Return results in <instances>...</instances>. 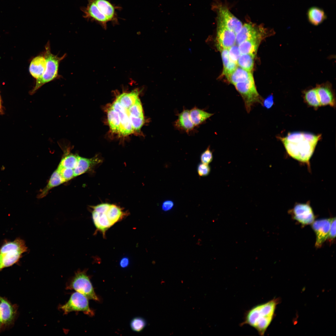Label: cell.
<instances>
[{"label":"cell","mask_w":336,"mask_h":336,"mask_svg":"<svg viewBox=\"0 0 336 336\" xmlns=\"http://www.w3.org/2000/svg\"><path fill=\"white\" fill-rule=\"evenodd\" d=\"M65 182V180L56 169L51 175L47 184L38 195V198H42L45 197L52 189Z\"/></svg>","instance_id":"cell-23"},{"label":"cell","mask_w":336,"mask_h":336,"mask_svg":"<svg viewBox=\"0 0 336 336\" xmlns=\"http://www.w3.org/2000/svg\"><path fill=\"white\" fill-rule=\"evenodd\" d=\"M88 1L87 6L83 9L84 17L98 23L104 28H106L107 23L109 22L108 20L101 12L94 0H88Z\"/></svg>","instance_id":"cell-15"},{"label":"cell","mask_w":336,"mask_h":336,"mask_svg":"<svg viewBox=\"0 0 336 336\" xmlns=\"http://www.w3.org/2000/svg\"><path fill=\"white\" fill-rule=\"evenodd\" d=\"M128 112L129 115L133 116H143L142 104L139 98L135 102L128 108Z\"/></svg>","instance_id":"cell-33"},{"label":"cell","mask_w":336,"mask_h":336,"mask_svg":"<svg viewBox=\"0 0 336 336\" xmlns=\"http://www.w3.org/2000/svg\"><path fill=\"white\" fill-rule=\"evenodd\" d=\"M307 17L309 22L315 26L320 24L327 17L324 11L316 7H312L309 9L307 12Z\"/></svg>","instance_id":"cell-25"},{"label":"cell","mask_w":336,"mask_h":336,"mask_svg":"<svg viewBox=\"0 0 336 336\" xmlns=\"http://www.w3.org/2000/svg\"><path fill=\"white\" fill-rule=\"evenodd\" d=\"M189 114L192 122L196 126L201 124L213 114L194 107L189 110Z\"/></svg>","instance_id":"cell-28"},{"label":"cell","mask_w":336,"mask_h":336,"mask_svg":"<svg viewBox=\"0 0 336 336\" xmlns=\"http://www.w3.org/2000/svg\"><path fill=\"white\" fill-rule=\"evenodd\" d=\"M274 32L267 29L262 26L256 25L252 23L245 24L240 30L236 35V44L238 45L247 40L263 38L271 35Z\"/></svg>","instance_id":"cell-9"},{"label":"cell","mask_w":336,"mask_h":336,"mask_svg":"<svg viewBox=\"0 0 336 336\" xmlns=\"http://www.w3.org/2000/svg\"><path fill=\"white\" fill-rule=\"evenodd\" d=\"M251 72L247 71L238 66L236 68L226 77L233 85L243 82L253 77Z\"/></svg>","instance_id":"cell-22"},{"label":"cell","mask_w":336,"mask_h":336,"mask_svg":"<svg viewBox=\"0 0 336 336\" xmlns=\"http://www.w3.org/2000/svg\"><path fill=\"white\" fill-rule=\"evenodd\" d=\"M79 156L68 151L65 154L58 166L74 170L76 166Z\"/></svg>","instance_id":"cell-29"},{"label":"cell","mask_w":336,"mask_h":336,"mask_svg":"<svg viewBox=\"0 0 336 336\" xmlns=\"http://www.w3.org/2000/svg\"><path fill=\"white\" fill-rule=\"evenodd\" d=\"M129 260L127 258L122 259L120 263V265L122 268H125L128 265Z\"/></svg>","instance_id":"cell-43"},{"label":"cell","mask_w":336,"mask_h":336,"mask_svg":"<svg viewBox=\"0 0 336 336\" xmlns=\"http://www.w3.org/2000/svg\"><path fill=\"white\" fill-rule=\"evenodd\" d=\"M336 236V218H332L330 227L327 239L331 241Z\"/></svg>","instance_id":"cell-40"},{"label":"cell","mask_w":336,"mask_h":336,"mask_svg":"<svg viewBox=\"0 0 336 336\" xmlns=\"http://www.w3.org/2000/svg\"><path fill=\"white\" fill-rule=\"evenodd\" d=\"M5 326L2 322L1 316L0 314V331L2 329L5 327Z\"/></svg>","instance_id":"cell-44"},{"label":"cell","mask_w":336,"mask_h":336,"mask_svg":"<svg viewBox=\"0 0 336 336\" xmlns=\"http://www.w3.org/2000/svg\"><path fill=\"white\" fill-rule=\"evenodd\" d=\"M57 170L65 182L68 181L74 177L73 169L65 168L58 166Z\"/></svg>","instance_id":"cell-35"},{"label":"cell","mask_w":336,"mask_h":336,"mask_svg":"<svg viewBox=\"0 0 336 336\" xmlns=\"http://www.w3.org/2000/svg\"><path fill=\"white\" fill-rule=\"evenodd\" d=\"M175 126L178 129L186 133L192 130L195 126L190 117L189 110H184L178 115V118L175 122Z\"/></svg>","instance_id":"cell-21"},{"label":"cell","mask_w":336,"mask_h":336,"mask_svg":"<svg viewBox=\"0 0 336 336\" xmlns=\"http://www.w3.org/2000/svg\"><path fill=\"white\" fill-rule=\"evenodd\" d=\"M244 100L245 108L249 113L252 107L256 103L262 104L263 100L256 88L253 76L245 81L234 85Z\"/></svg>","instance_id":"cell-7"},{"label":"cell","mask_w":336,"mask_h":336,"mask_svg":"<svg viewBox=\"0 0 336 336\" xmlns=\"http://www.w3.org/2000/svg\"><path fill=\"white\" fill-rule=\"evenodd\" d=\"M290 212L294 219L303 225L311 224L314 222L315 217L309 204H296Z\"/></svg>","instance_id":"cell-11"},{"label":"cell","mask_w":336,"mask_h":336,"mask_svg":"<svg viewBox=\"0 0 336 336\" xmlns=\"http://www.w3.org/2000/svg\"><path fill=\"white\" fill-rule=\"evenodd\" d=\"M107 117L112 131L114 132H119L120 124L119 117L117 112L112 106L108 110Z\"/></svg>","instance_id":"cell-30"},{"label":"cell","mask_w":336,"mask_h":336,"mask_svg":"<svg viewBox=\"0 0 336 336\" xmlns=\"http://www.w3.org/2000/svg\"><path fill=\"white\" fill-rule=\"evenodd\" d=\"M129 117L133 130H140L144 123V116L137 117L129 115Z\"/></svg>","instance_id":"cell-36"},{"label":"cell","mask_w":336,"mask_h":336,"mask_svg":"<svg viewBox=\"0 0 336 336\" xmlns=\"http://www.w3.org/2000/svg\"><path fill=\"white\" fill-rule=\"evenodd\" d=\"M255 56L249 54H241L237 62L238 66L249 72L253 70Z\"/></svg>","instance_id":"cell-31"},{"label":"cell","mask_w":336,"mask_h":336,"mask_svg":"<svg viewBox=\"0 0 336 336\" xmlns=\"http://www.w3.org/2000/svg\"><path fill=\"white\" fill-rule=\"evenodd\" d=\"M332 218L319 220L314 222L312 227L316 236L315 246L317 248L321 246L327 239Z\"/></svg>","instance_id":"cell-13"},{"label":"cell","mask_w":336,"mask_h":336,"mask_svg":"<svg viewBox=\"0 0 336 336\" xmlns=\"http://www.w3.org/2000/svg\"><path fill=\"white\" fill-rule=\"evenodd\" d=\"M316 90L321 105H329L334 107L335 101L331 88L326 85H319Z\"/></svg>","instance_id":"cell-19"},{"label":"cell","mask_w":336,"mask_h":336,"mask_svg":"<svg viewBox=\"0 0 336 336\" xmlns=\"http://www.w3.org/2000/svg\"><path fill=\"white\" fill-rule=\"evenodd\" d=\"M27 251L25 241L20 238L5 242L0 247V271L17 263Z\"/></svg>","instance_id":"cell-5"},{"label":"cell","mask_w":336,"mask_h":336,"mask_svg":"<svg viewBox=\"0 0 336 336\" xmlns=\"http://www.w3.org/2000/svg\"><path fill=\"white\" fill-rule=\"evenodd\" d=\"M219 50L221 53L223 64V74L227 77L236 68L238 65L230 58L228 49H224Z\"/></svg>","instance_id":"cell-26"},{"label":"cell","mask_w":336,"mask_h":336,"mask_svg":"<svg viewBox=\"0 0 336 336\" xmlns=\"http://www.w3.org/2000/svg\"><path fill=\"white\" fill-rule=\"evenodd\" d=\"M16 309L7 299L0 296V314L5 326L9 325L14 322Z\"/></svg>","instance_id":"cell-16"},{"label":"cell","mask_w":336,"mask_h":336,"mask_svg":"<svg viewBox=\"0 0 336 336\" xmlns=\"http://www.w3.org/2000/svg\"><path fill=\"white\" fill-rule=\"evenodd\" d=\"M139 92L135 90L128 93H123L117 97L116 100L127 110L139 98Z\"/></svg>","instance_id":"cell-27"},{"label":"cell","mask_w":336,"mask_h":336,"mask_svg":"<svg viewBox=\"0 0 336 336\" xmlns=\"http://www.w3.org/2000/svg\"><path fill=\"white\" fill-rule=\"evenodd\" d=\"M304 98L309 105L315 108L321 106L316 88L310 89L305 94Z\"/></svg>","instance_id":"cell-32"},{"label":"cell","mask_w":336,"mask_h":336,"mask_svg":"<svg viewBox=\"0 0 336 336\" xmlns=\"http://www.w3.org/2000/svg\"><path fill=\"white\" fill-rule=\"evenodd\" d=\"M146 324V322L143 319L140 317H136L131 320L130 326L133 331L140 332L144 329Z\"/></svg>","instance_id":"cell-34"},{"label":"cell","mask_w":336,"mask_h":336,"mask_svg":"<svg viewBox=\"0 0 336 336\" xmlns=\"http://www.w3.org/2000/svg\"><path fill=\"white\" fill-rule=\"evenodd\" d=\"M174 206L173 202L171 200H167L164 201L162 205V208L164 211H168L171 209Z\"/></svg>","instance_id":"cell-42"},{"label":"cell","mask_w":336,"mask_h":336,"mask_svg":"<svg viewBox=\"0 0 336 336\" xmlns=\"http://www.w3.org/2000/svg\"><path fill=\"white\" fill-rule=\"evenodd\" d=\"M217 35V46L219 50L228 49L236 44V35L227 28L218 16Z\"/></svg>","instance_id":"cell-10"},{"label":"cell","mask_w":336,"mask_h":336,"mask_svg":"<svg viewBox=\"0 0 336 336\" xmlns=\"http://www.w3.org/2000/svg\"><path fill=\"white\" fill-rule=\"evenodd\" d=\"M67 289L73 290L87 297L88 299L99 301L85 270H78L70 279L66 285Z\"/></svg>","instance_id":"cell-6"},{"label":"cell","mask_w":336,"mask_h":336,"mask_svg":"<svg viewBox=\"0 0 336 336\" xmlns=\"http://www.w3.org/2000/svg\"><path fill=\"white\" fill-rule=\"evenodd\" d=\"M277 304V300L273 299L253 306L246 311L241 326L248 324L263 336L273 320Z\"/></svg>","instance_id":"cell-2"},{"label":"cell","mask_w":336,"mask_h":336,"mask_svg":"<svg viewBox=\"0 0 336 336\" xmlns=\"http://www.w3.org/2000/svg\"><path fill=\"white\" fill-rule=\"evenodd\" d=\"M111 106L119 115L120 123L119 133L124 136L131 134L134 130L129 120L128 110L123 107L116 99Z\"/></svg>","instance_id":"cell-14"},{"label":"cell","mask_w":336,"mask_h":336,"mask_svg":"<svg viewBox=\"0 0 336 336\" xmlns=\"http://www.w3.org/2000/svg\"><path fill=\"white\" fill-rule=\"evenodd\" d=\"M102 162L97 156L88 158L79 156L77 164L74 169V177L82 175Z\"/></svg>","instance_id":"cell-18"},{"label":"cell","mask_w":336,"mask_h":336,"mask_svg":"<svg viewBox=\"0 0 336 336\" xmlns=\"http://www.w3.org/2000/svg\"><path fill=\"white\" fill-rule=\"evenodd\" d=\"M91 207L95 226L104 236L108 229L127 214L119 206L114 204L102 203Z\"/></svg>","instance_id":"cell-3"},{"label":"cell","mask_w":336,"mask_h":336,"mask_svg":"<svg viewBox=\"0 0 336 336\" xmlns=\"http://www.w3.org/2000/svg\"><path fill=\"white\" fill-rule=\"evenodd\" d=\"M101 12L107 18L109 22L114 24L118 23L116 10L119 7L115 6L107 0H94Z\"/></svg>","instance_id":"cell-17"},{"label":"cell","mask_w":336,"mask_h":336,"mask_svg":"<svg viewBox=\"0 0 336 336\" xmlns=\"http://www.w3.org/2000/svg\"><path fill=\"white\" fill-rule=\"evenodd\" d=\"M59 308L65 314L72 311H81L90 316L94 315L89 307L88 298L83 294L75 292L71 295L68 301L60 306Z\"/></svg>","instance_id":"cell-8"},{"label":"cell","mask_w":336,"mask_h":336,"mask_svg":"<svg viewBox=\"0 0 336 336\" xmlns=\"http://www.w3.org/2000/svg\"><path fill=\"white\" fill-rule=\"evenodd\" d=\"M273 104V96L272 94H271L263 101L262 105H263L264 107L268 109L271 108Z\"/></svg>","instance_id":"cell-41"},{"label":"cell","mask_w":336,"mask_h":336,"mask_svg":"<svg viewBox=\"0 0 336 336\" xmlns=\"http://www.w3.org/2000/svg\"><path fill=\"white\" fill-rule=\"evenodd\" d=\"M321 135L302 132L290 133L280 138L287 152L292 157L303 162H308Z\"/></svg>","instance_id":"cell-1"},{"label":"cell","mask_w":336,"mask_h":336,"mask_svg":"<svg viewBox=\"0 0 336 336\" xmlns=\"http://www.w3.org/2000/svg\"><path fill=\"white\" fill-rule=\"evenodd\" d=\"M44 55L46 61V68L43 75L36 79L35 86L30 92L31 94L35 93L44 84L59 77L58 74L59 64L66 56L65 54L62 56L59 57L52 54L49 41L45 45Z\"/></svg>","instance_id":"cell-4"},{"label":"cell","mask_w":336,"mask_h":336,"mask_svg":"<svg viewBox=\"0 0 336 336\" xmlns=\"http://www.w3.org/2000/svg\"><path fill=\"white\" fill-rule=\"evenodd\" d=\"M210 171V168L208 165L201 163L197 167V172L200 176H205L208 175Z\"/></svg>","instance_id":"cell-39"},{"label":"cell","mask_w":336,"mask_h":336,"mask_svg":"<svg viewBox=\"0 0 336 336\" xmlns=\"http://www.w3.org/2000/svg\"><path fill=\"white\" fill-rule=\"evenodd\" d=\"M228 49L230 58L232 61L237 63L238 60L241 54L238 46L235 44Z\"/></svg>","instance_id":"cell-37"},{"label":"cell","mask_w":336,"mask_h":336,"mask_svg":"<svg viewBox=\"0 0 336 336\" xmlns=\"http://www.w3.org/2000/svg\"><path fill=\"white\" fill-rule=\"evenodd\" d=\"M261 39H251L243 41L238 46L241 54H249L255 57Z\"/></svg>","instance_id":"cell-24"},{"label":"cell","mask_w":336,"mask_h":336,"mask_svg":"<svg viewBox=\"0 0 336 336\" xmlns=\"http://www.w3.org/2000/svg\"><path fill=\"white\" fill-rule=\"evenodd\" d=\"M200 158L202 163L204 164L208 165L212 161L213 155L210 146L208 147L201 154Z\"/></svg>","instance_id":"cell-38"},{"label":"cell","mask_w":336,"mask_h":336,"mask_svg":"<svg viewBox=\"0 0 336 336\" xmlns=\"http://www.w3.org/2000/svg\"><path fill=\"white\" fill-rule=\"evenodd\" d=\"M2 110V105H1V100L0 97V112H1Z\"/></svg>","instance_id":"cell-45"},{"label":"cell","mask_w":336,"mask_h":336,"mask_svg":"<svg viewBox=\"0 0 336 336\" xmlns=\"http://www.w3.org/2000/svg\"><path fill=\"white\" fill-rule=\"evenodd\" d=\"M217 10L218 16L227 28L236 35L242 27V22L224 6L219 5Z\"/></svg>","instance_id":"cell-12"},{"label":"cell","mask_w":336,"mask_h":336,"mask_svg":"<svg viewBox=\"0 0 336 336\" xmlns=\"http://www.w3.org/2000/svg\"><path fill=\"white\" fill-rule=\"evenodd\" d=\"M46 67V61L44 55H39L31 60L29 68L30 74L37 79L44 74Z\"/></svg>","instance_id":"cell-20"}]
</instances>
